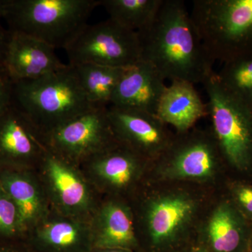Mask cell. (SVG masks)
<instances>
[{"instance_id": "obj_1", "label": "cell", "mask_w": 252, "mask_h": 252, "mask_svg": "<svg viewBox=\"0 0 252 252\" xmlns=\"http://www.w3.org/2000/svg\"><path fill=\"white\" fill-rule=\"evenodd\" d=\"M137 34L141 60L151 63L165 80L203 84L215 74V61L182 0H164L153 23Z\"/></svg>"}, {"instance_id": "obj_2", "label": "cell", "mask_w": 252, "mask_h": 252, "mask_svg": "<svg viewBox=\"0 0 252 252\" xmlns=\"http://www.w3.org/2000/svg\"><path fill=\"white\" fill-rule=\"evenodd\" d=\"M12 104L42 137L94 107L69 64L38 79L14 81Z\"/></svg>"}, {"instance_id": "obj_3", "label": "cell", "mask_w": 252, "mask_h": 252, "mask_svg": "<svg viewBox=\"0 0 252 252\" xmlns=\"http://www.w3.org/2000/svg\"><path fill=\"white\" fill-rule=\"evenodd\" d=\"M99 5L100 0H9L3 19L10 32L64 49L87 26Z\"/></svg>"}, {"instance_id": "obj_4", "label": "cell", "mask_w": 252, "mask_h": 252, "mask_svg": "<svg viewBox=\"0 0 252 252\" xmlns=\"http://www.w3.org/2000/svg\"><path fill=\"white\" fill-rule=\"evenodd\" d=\"M190 16L214 61L250 59L252 0H194Z\"/></svg>"}, {"instance_id": "obj_5", "label": "cell", "mask_w": 252, "mask_h": 252, "mask_svg": "<svg viewBox=\"0 0 252 252\" xmlns=\"http://www.w3.org/2000/svg\"><path fill=\"white\" fill-rule=\"evenodd\" d=\"M208 114L222 154L233 166L248 168L252 162V108L222 88L216 73L203 84Z\"/></svg>"}, {"instance_id": "obj_6", "label": "cell", "mask_w": 252, "mask_h": 252, "mask_svg": "<svg viewBox=\"0 0 252 252\" xmlns=\"http://www.w3.org/2000/svg\"><path fill=\"white\" fill-rule=\"evenodd\" d=\"M64 50L71 66L91 63L126 68L141 60L138 34L109 18L87 25Z\"/></svg>"}, {"instance_id": "obj_7", "label": "cell", "mask_w": 252, "mask_h": 252, "mask_svg": "<svg viewBox=\"0 0 252 252\" xmlns=\"http://www.w3.org/2000/svg\"><path fill=\"white\" fill-rule=\"evenodd\" d=\"M107 108L96 106L43 136L46 148L77 165L115 145L119 142L109 123Z\"/></svg>"}, {"instance_id": "obj_8", "label": "cell", "mask_w": 252, "mask_h": 252, "mask_svg": "<svg viewBox=\"0 0 252 252\" xmlns=\"http://www.w3.org/2000/svg\"><path fill=\"white\" fill-rule=\"evenodd\" d=\"M40 165L46 195L60 214L85 220L94 210V197L76 164L48 150Z\"/></svg>"}, {"instance_id": "obj_9", "label": "cell", "mask_w": 252, "mask_h": 252, "mask_svg": "<svg viewBox=\"0 0 252 252\" xmlns=\"http://www.w3.org/2000/svg\"><path fill=\"white\" fill-rule=\"evenodd\" d=\"M47 151L35 126L11 103L0 116V170H33Z\"/></svg>"}, {"instance_id": "obj_10", "label": "cell", "mask_w": 252, "mask_h": 252, "mask_svg": "<svg viewBox=\"0 0 252 252\" xmlns=\"http://www.w3.org/2000/svg\"><path fill=\"white\" fill-rule=\"evenodd\" d=\"M107 115L118 142L141 156L157 154L170 147L165 124L156 114L109 105Z\"/></svg>"}, {"instance_id": "obj_11", "label": "cell", "mask_w": 252, "mask_h": 252, "mask_svg": "<svg viewBox=\"0 0 252 252\" xmlns=\"http://www.w3.org/2000/svg\"><path fill=\"white\" fill-rule=\"evenodd\" d=\"M55 50L32 36L9 31L3 67L13 81L38 79L67 65Z\"/></svg>"}, {"instance_id": "obj_12", "label": "cell", "mask_w": 252, "mask_h": 252, "mask_svg": "<svg viewBox=\"0 0 252 252\" xmlns=\"http://www.w3.org/2000/svg\"><path fill=\"white\" fill-rule=\"evenodd\" d=\"M165 81L151 63L140 60L126 68L110 105L156 114L159 99L167 86Z\"/></svg>"}, {"instance_id": "obj_13", "label": "cell", "mask_w": 252, "mask_h": 252, "mask_svg": "<svg viewBox=\"0 0 252 252\" xmlns=\"http://www.w3.org/2000/svg\"><path fill=\"white\" fill-rule=\"evenodd\" d=\"M32 169L0 170V184L19 212L23 237L49 216L47 195Z\"/></svg>"}, {"instance_id": "obj_14", "label": "cell", "mask_w": 252, "mask_h": 252, "mask_svg": "<svg viewBox=\"0 0 252 252\" xmlns=\"http://www.w3.org/2000/svg\"><path fill=\"white\" fill-rule=\"evenodd\" d=\"M28 234L46 252H84L93 244L90 223L61 214L49 215Z\"/></svg>"}, {"instance_id": "obj_15", "label": "cell", "mask_w": 252, "mask_h": 252, "mask_svg": "<svg viewBox=\"0 0 252 252\" xmlns=\"http://www.w3.org/2000/svg\"><path fill=\"white\" fill-rule=\"evenodd\" d=\"M208 114L207 104L199 95L194 84L172 81L166 86L158 104L156 115L180 133L187 132L199 119Z\"/></svg>"}, {"instance_id": "obj_16", "label": "cell", "mask_w": 252, "mask_h": 252, "mask_svg": "<svg viewBox=\"0 0 252 252\" xmlns=\"http://www.w3.org/2000/svg\"><path fill=\"white\" fill-rule=\"evenodd\" d=\"M139 154L120 142L93 156L85 164L94 183L123 189L135 178L138 167ZM141 156V155H140Z\"/></svg>"}, {"instance_id": "obj_17", "label": "cell", "mask_w": 252, "mask_h": 252, "mask_svg": "<svg viewBox=\"0 0 252 252\" xmlns=\"http://www.w3.org/2000/svg\"><path fill=\"white\" fill-rule=\"evenodd\" d=\"M93 244L100 249L128 250L136 238L130 212L119 203L105 204L91 223Z\"/></svg>"}, {"instance_id": "obj_18", "label": "cell", "mask_w": 252, "mask_h": 252, "mask_svg": "<svg viewBox=\"0 0 252 252\" xmlns=\"http://www.w3.org/2000/svg\"><path fill=\"white\" fill-rule=\"evenodd\" d=\"M219 148L215 137L212 141L201 135L194 136L175 147L172 152V169L181 177H207L215 169Z\"/></svg>"}, {"instance_id": "obj_19", "label": "cell", "mask_w": 252, "mask_h": 252, "mask_svg": "<svg viewBox=\"0 0 252 252\" xmlns=\"http://www.w3.org/2000/svg\"><path fill=\"white\" fill-rule=\"evenodd\" d=\"M214 252H248L249 243L238 216L228 205H222L214 213L208 228Z\"/></svg>"}, {"instance_id": "obj_20", "label": "cell", "mask_w": 252, "mask_h": 252, "mask_svg": "<svg viewBox=\"0 0 252 252\" xmlns=\"http://www.w3.org/2000/svg\"><path fill=\"white\" fill-rule=\"evenodd\" d=\"M83 91L93 105L108 107L126 68L86 64L72 66ZM127 68V67H126Z\"/></svg>"}, {"instance_id": "obj_21", "label": "cell", "mask_w": 252, "mask_h": 252, "mask_svg": "<svg viewBox=\"0 0 252 252\" xmlns=\"http://www.w3.org/2000/svg\"><path fill=\"white\" fill-rule=\"evenodd\" d=\"M192 204L182 198H168L154 203L149 215V228L156 245L171 238L192 211Z\"/></svg>"}, {"instance_id": "obj_22", "label": "cell", "mask_w": 252, "mask_h": 252, "mask_svg": "<svg viewBox=\"0 0 252 252\" xmlns=\"http://www.w3.org/2000/svg\"><path fill=\"white\" fill-rule=\"evenodd\" d=\"M164 0H100L109 19L126 29L140 32L149 27Z\"/></svg>"}, {"instance_id": "obj_23", "label": "cell", "mask_w": 252, "mask_h": 252, "mask_svg": "<svg viewBox=\"0 0 252 252\" xmlns=\"http://www.w3.org/2000/svg\"><path fill=\"white\" fill-rule=\"evenodd\" d=\"M216 76L225 91L252 108V58L227 63Z\"/></svg>"}, {"instance_id": "obj_24", "label": "cell", "mask_w": 252, "mask_h": 252, "mask_svg": "<svg viewBox=\"0 0 252 252\" xmlns=\"http://www.w3.org/2000/svg\"><path fill=\"white\" fill-rule=\"evenodd\" d=\"M23 238L17 207L0 184V241L16 242Z\"/></svg>"}, {"instance_id": "obj_25", "label": "cell", "mask_w": 252, "mask_h": 252, "mask_svg": "<svg viewBox=\"0 0 252 252\" xmlns=\"http://www.w3.org/2000/svg\"><path fill=\"white\" fill-rule=\"evenodd\" d=\"M14 81L4 67H0V116L12 103Z\"/></svg>"}, {"instance_id": "obj_26", "label": "cell", "mask_w": 252, "mask_h": 252, "mask_svg": "<svg viewBox=\"0 0 252 252\" xmlns=\"http://www.w3.org/2000/svg\"><path fill=\"white\" fill-rule=\"evenodd\" d=\"M237 197L240 205L247 212L252 214V188L248 187H241L238 189Z\"/></svg>"}, {"instance_id": "obj_27", "label": "cell", "mask_w": 252, "mask_h": 252, "mask_svg": "<svg viewBox=\"0 0 252 252\" xmlns=\"http://www.w3.org/2000/svg\"><path fill=\"white\" fill-rule=\"evenodd\" d=\"M9 36V31H8V29H4L2 27L1 24V19H0V67H3L5 52H6Z\"/></svg>"}, {"instance_id": "obj_28", "label": "cell", "mask_w": 252, "mask_h": 252, "mask_svg": "<svg viewBox=\"0 0 252 252\" xmlns=\"http://www.w3.org/2000/svg\"><path fill=\"white\" fill-rule=\"evenodd\" d=\"M14 242L0 241V252H22L20 249L15 247Z\"/></svg>"}, {"instance_id": "obj_29", "label": "cell", "mask_w": 252, "mask_h": 252, "mask_svg": "<svg viewBox=\"0 0 252 252\" xmlns=\"http://www.w3.org/2000/svg\"><path fill=\"white\" fill-rule=\"evenodd\" d=\"M9 0H0V19L3 18Z\"/></svg>"}, {"instance_id": "obj_30", "label": "cell", "mask_w": 252, "mask_h": 252, "mask_svg": "<svg viewBox=\"0 0 252 252\" xmlns=\"http://www.w3.org/2000/svg\"><path fill=\"white\" fill-rule=\"evenodd\" d=\"M123 250H119V249H102V251L98 252H125Z\"/></svg>"}]
</instances>
